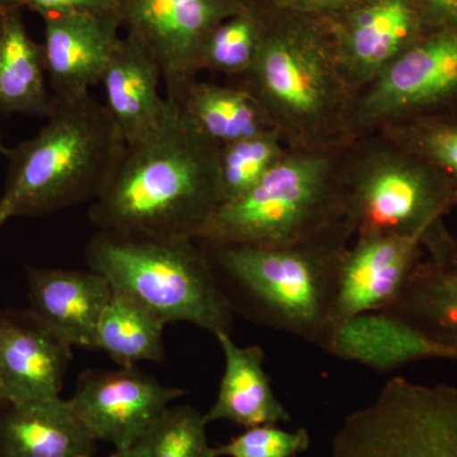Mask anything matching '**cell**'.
I'll return each mask as SVG.
<instances>
[{"instance_id":"2e32d148","label":"cell","mask_w":457,"mask_h":457,"mask_svg":"<svg viewBox=\"0 0 457 457\" xmlns=\"http://www.w3.org/2000/svg\"><path fill=\"white\" fill-rule=\"evenodd\" d=\"M29 311L71 347L95 350L96 333L113 288L95 270L29 267Z\"/></svg>"},{"instance_id":"484cf974","label":"cell","mask_w":457,"mask_h":457,"mask_svg":"<svg viewBox=\"0 0 457 457\" xmlns=\"http://www.w3.org/2000/svg\"><path fill=\"white\" fill-rule=\"evenodd\" d=\"M288 150L275 129L220 146L218 168L221 204L251 191L285 158Z\"/></svg>"},{"instance_id":"3957f363","label":"cell","mask_w":457,"mask_h":457,"mask_svg":"<svg viewBox=\"0 0 457 457\" xmlns=\"http://www.w3.org/2000/svg\"><path fill=\"white\" fill-rule=\"evenodd\" d=\"M126 144L104 104L90 93L55 97L31 139L5 149L0 204L9 216H40L101 196L119 170Z\"/></svg>"},{"instance_id":"8d00e7d4","label":"cell","mask_w":457,"mask_h":457,"mask_svg":"<svg viewBox=\"0 0 457 457\" xmlns=\"http://www.w3.org/2000/svg\"><path fill=\"white\" fill-rule=\"evenodd\" d=\"M7 407H8L7 399L4 398V395H3V393H2V389H0V413H2V411H4V409Z\"/></svg>"},{"instance_id":"cb8c5ba5","label":"cell","mask_w":457,"mask_h":457,"mask_svg":"<svg viewBox=\"0 0 457 457\" xmlns=\"http://www.w3.org/2000/svg\"><path fill=\"white\" fill-rule=\"evenodd\" d=\"M167 323L129 295L113 290L97 333L95 350L104 351L121 368L164 359V328Z\"/></svg>"},{"instance_id":"6da1fadb","label":"cell","mask_w":457,"mask_h":457,"mask_svg":"<svg viewBox=\"0 0 457 457\" xmlns=\"http://www.w3.org/2000/svg\"><path fill=\"white\" fill-rule=\"evenodd\" d=\"M170 101V99H168ZM158 131L126 147L89 220L102 231L198 240L221 204L220 146L198 131L176 102Z\"/></svg>"},{"instance_id":"603a6c76","label":"cell","mask_w":457,"mask_h":457,"mask_svg":"<svg viewBox=\"0 0 457 457\" xmlns=\"http://www.w3.org/2000/svg\"><path fill=\"white\" fill-rule=\"evenodd\" d=\"M173 102L219 146L272 129L257 99L239 83L221 86L195 79Z\"/></svg>"},{"instance_id":"9c48e42d","label":"cell","mask_w":457,"mask_h":457,"mask_svg":"<svg viewBox=\"0 0 457 457\" xmlns=\"http://www.w3.org/2000/svg\"><path fill=\"white\" fill-rule=\"evenodd\" d=\"M457 117V27L427 32L356 93L352 140L398 123Z\"/></svg>"},{"instance_id":"83f0119b","label":"cell","mask_w":457,"mask_h":457,"mask_svg":"<svg viewBox=\"0 0 457 457\" xmlns=\"http://www.w3.org/2000/svg\"><path fill=\"white\" fill-rule=\"evenodd\" d=\"M444 171L457 188V117H432L378 130Z\"/></svg>"},{"instance_id":"8992f818","label":"cell","mask_w":457,"mask_h":457,"mask_svg":"<svg viewBox=\"0 0 457 457\" xmlns=\"http://www.w3.org/2000/svg\"><path fill=\"white\" fill-rule=\"evenodd\" d=\"M343 149L288 150L251 191L219 204L198 242L287 246L345 224Z\"/></svg>"},{"instance_id":"4316f807","label":"cell","mask_w":457,"mask_h":457,"mask_svg":"<svg viewBox=\"0 0 457 457\" xmlns=\"http://www.w3.org/2000/svg\"><path fill=\"white\" fill-rule=\"evenodd\" d=\"M207 425L197 409L170 405L134 447L140 457H216Z\"/></svg>"},{"instance_id":"d6986e66","label":"cell","mask_w":457,"mask_h":457,"mask_svg":"<svg viewBox=\"0 0 457 457\" xmlns=\"http://www.w3.org/2000/svg\"><path fill=\"white\" fill-rule=\"evenodd\" d=\"M427 258L387 311L436 341L457 348V237L442 228L423 242Z\"/></svg>"},{"instance_id":"8fae6325","label":"cell","mask_w":457,"mask_h":457,"mask_svg":"<svg viewBox=\"0 0 457 457\" xmlns=\"http://www.w3.org/2000/svg\"><path fill=\"white\" fill-rule=\"evenodd\" d=\"M183 394L137 368H121L86 372L69 400L97 442L122 450L134 447Z\"/></svg>"},{"instance_id":"44dd1931","label":"cell","mask_w":457,"mask_h":457,"mask_svg":"<svg viewBox=\"0 0 457 457\" xmlns=\"http://www.w3.org/2000/svg\"><path fill=\"white\" fill-rule=\"evenodd\" d=\"M216 339L224 354V372L215 403L204 414L206 422L225 420L245 428L290 422V413L273 393L260 345L242 347L225 333Z\"/></svg>"},{"instance_id":"d590c367","label":"cell","mask_w":457,"mask_h":457,"mask_svg":"<svg viewBox=\"0 0 457 457\" xmlns=\"http://www.w3.org/2000/svg\"><path fill=\"white\" fill-rule=\"evenodd\" d=\"M2 116V114H0ZM7 147L4 146V139H3L2 123H0V155H4V152Z\"/></svg>"},{"instance_id":"836d02e7","label":"cell","mask_w":457,"mask_h":457,"mask_svg":"<svg viewBox=\"0 0 457 457\" xmlns=\"http://www.w3.org/2000/svg\"><path fill=\"white\" fill-rule=\"evenodd\" d=\"M9 219H11V216H9L7 210L0 204V228L4 227L5 222H7Z\"/></svg>"},{"instance_id":"7c38bea8","label":"cell","mask_w":457,"mask_h":457,"mask_svg":"<svg viewBox=\"0 0 457 457\" xmlns=\"http://www.w3.org/2000/svg\"><path fill=\"white\" fill-rule=\"evenodd\" d=\"M329 23L354 93L428 32L420 0H354Z\"/></svg>"},{"instance_id":"ba28073f","label":"cell","mask_w":457,"mask_h":457,"mask_svg":"<svg viewBox=\"0 0 457 457\" xmlns=\"http://www.w3.org/2000/svg\"><path fill=\"white\" fill-rule=\"evenodd\" d=\"M330 457H457V386L392 378L345 418Z\"/></svg>"},{"instance_id":"d6a6232c","label":"cell","mask_w":457,"mask_h":457,"mask_svg":"<svg viewBox=\"0 0 457 457\" xmlns=\"http://www.w3.org/2000/svg\"><path fill=\"white\" fill-rule=\"evenodd\" d=\"M107 457H140V455L135 447H131V449L114 450L113 453Z\"/></svg>"},{"instance_id":"ac0fdd59","label":"cell","mask_w":457,"mask_h":457,"mask_svg":"<svg viewBox=\"0 0 457 457\" xmlns=\"http://www.w3.org/2000/svg\"><path fill=\"white\" fill-rule=\"evenodd\" d=\"M326 352L378 372L395 371L418 361H457V348L389 312H365L343 321Z\"/></svg>"},{"instance_id":"d4e9b609","label":"cell","mask_w":457,"mask_h":457,"mask_svg":"<svg viewBox=\"0 0 457 457\" xmlns=\"http://www.w3.org/2000/svg\"><path fill=\"white\" fill-rule=\"evenodd\" d=\"M267 25V7L245 2L234 16L213 29L201 53V71L227 75L240 79L253 66Z\"/></svg>"},{"instance_id":"9a60e30c","label":"cell","mask_w":457,"mask_h":457,"mask_svg":"<svg viewBox=\"0 0 457 457\" xmlns=\"http://www.w3.org/2000/svg\"><path fill=\"white\" fill-rule=\"evenodd\" d=\"M71 347L29 309L0 314V389L9 404L56 398Z\"/></svg>"},{"instance_id":"7a4b0ae2","label":"cell","mask_w":457,"mask_h":457,"mask_svg":"<svg viewBox=\"0 0 457 457\" xmlns=\"http://www.w3.org/2000/svg\"><path fill=\"white\" fill-rule=\"evenodd\" d=\"M237 83L257 99L287 149L338 150L351 143L356 93L343 74L329 18L267 7L260 53Z\"/></svg>"},{"instance_id":"52a82bcc","label":"cell","mask_w":457,"mask_h":457,"mask_svg":"<svg viewBox=\"0 0 457 457\" xmlns=\"http://www.w3.org/2000/svg\"><path fill=\"white\" fill-rule=\"evenodd\" d=\"M345 222L354 237H420L444 227L457 207L453 180L413 150L380 131L361 135L343 149Z\"/></svg>"},{"instance_id":"ffe728a7","label":"cell","mask_w":457,"mask_h":457,"mask_svg":"<svg viewBox=\"0 0 457 457\" xmlns=\"http://www.w3.org/2000/svg\"><path fill=\"white\" fill-rule=\"evenodd\" d=\"M96 451L97 440L62 396L9 404L0 413V457H89Z\"/></svg>"},{"instance_id":"277c9868","label":"cell","mask_w":457,"mask_h":457,"mask_svg":"<svg viewBox=\"0 0 457 457\" xmlns=\"http://www.w3.org/2000/svg\"><path fill=\"white\" fill-rule=\"evenodd\" d=\"M352 240L342 224L294 245H203L252 318L326 351L335 332L339 267Z\"/></svg>"},{"instance_id":"f1b7e54d","label":"cell","mask_w":457,"mask_h":457,"mask_svg":"<svg viewBox=\"0 0 457 457\" xmlns=\"http://www.w3.org/2000/svg\"><path fill=\"white\" fill-rule=\"evenodd\" d=\"M311 447L305 428L286 431L278 425L245 428L227 444L213 447L216 457H296Z\"/></svg>"},{"instance_id":"7402d4cb","label":"cell","mask_w":457,"mask_h":457,"mask_svg":"<svg viewBox=\"0 0 457 457\" xmlns=\"http://www.w3.org/2000/svg\"><path fill=\"white\" fill-rule=\"evenodd\" d=\"M51 104L42 45L27 31L22 11L9 9L0 37V114L46 117Z\"/></svg>"},{"instance_id":"30bf717a","label":"cell","mask_w":457,"mask_h":457,"mask_svg":"<svg viewBox=\"0 0 457 457\" xmlns=\"http://www.w3.org/2000/svg\"><path fill=\"white\" fill-rule=\"evenodd\" d=\"M245 0H120L128 33L145 45L161 66L165 98L176 101L200 73L204 42Z\"/></svg>"},{"instance_id":"5b68a950","label":"cell","mask_w":457,"mask_h":457,"mask_svg":"<svg viewBox=\"0 0 457 457\" xmlns=\"http://www.w3.org/2000/svg\"><path fill=\"white\" fill-rule=\"evenodd\" d=\"M89 269L113 290L154 312L165 323H189L231 335L234 309L198 240H165L99 230L87 245Z\"/></svg>"},{"instance_id":"4dcf8cb0","label":"cell","mask_w":457,"mask_h":457,"mask_svg":"<svg viewBox=\"0 0 457 457\" xmlns=\"http://www.w3.org/2000/svg\"><path fill=\"white\" fill-rule=\"evenodd\" d=\"M245 2L262 3L267 7L278 9V11L332 18L350 7L354 0H245Z\"/></svg>"},{"instance_id":"e0dca14e","label":"cell","mask_w":457,"mask_h":457,"mask_svg":"<svg viewBox=\"0 0 457 457\" xmlns=\"http://www.w3.org/2000/svg\"><path fill=\"white\" fill-rule=\"evenodd\" d=\"M161 66L143 42L126 33L114 47L101 78L104 106L119 126L126 144L139 143L167 120L170 102L159 92Z\"/></svg>"},{"instance_id":"1f68e13d","label":"cell","mask_w":457,"mask_h":457,"mask_svg":"<svg viewBox=\"0 0 457 457\" xmlns=\"http://www.w3.org/2000/svg\"><path fill=\"white\" fill-rule=\"evenodd\" d=\"M427 31L457 27V0H420Z\"/></svg>"},{"instance_id":"e575fe53","label":"cell","mask_w":457,"mask_h":457,"mask_svg":"<svg viewBox=\"0 0 457 457\" xmlns=\"http://www.w3.org/2000/svg\"><path fill=\"white\" fill-rule=\"evenodd\" d=\"M9 9L0 7V37H2L3 29H4L5 17H7Z\"/></svg>"},{"instance_id":"4fadbf2b","label":"cell","mask_w":457,"mask_h":457,"mask_svg":"<svg viewBox=\"0 0 457 457\" xmlns=\"http://www.w3.org/2000/svg\"><path fill=\"white\" fill-rule=\"evenodd\" d=\"M352 242L339 267L335 330L357 315L390 311L425 257L420 237L360 234Z\"/></svg>"},{"instance_id":"f546056e","label":"cell","mask_w":457,"mask_h":457,"mask_svg":"<svg viewBox=\"0 0 457 457\" xmlns=\"http://www.w3.org/2000/svg\"><path fill=\"white\" fill-rule=\"evenodd\" d=\"M5 9H31L41 17L73 12L120 11V0H0Z\"/></svg>"},{"instance_id":"5bb4252c","label":"cell","mask_w":457,"mask_h":457,"mask_svg":"<svg viewBox=\"0 0 457 457\" xmlns=\"http://www.w3.org/2000/svg\"><path fill=\"white\" fill-rule=\"evenodd\" d=\"M45 69L55 97L90 93L101 82L119 42L120 11L73 12L42 17Z\"/></svg>"}]
</instances>
